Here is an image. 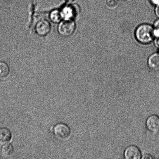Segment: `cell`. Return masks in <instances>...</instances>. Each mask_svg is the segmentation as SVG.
<instances>
[{"label": "cell", "mask_w": 159, "mask_h": 159, "mask_svg": "<svg viewBox=\"0 0 159 159\" xmlns=\"http://www.w3.org/2000/svg\"><path fill=\"white\" fill-rule=\"evenodd\" d=\"M155 13L157 16L159 18V4L156 6L155 9Z\"/></svg>", "instance_id": "obj_16"}, {"label": "cell", "mask_w": 159, "mask_h": 159, "mask_svg": "<svg viewBox=\"0 0 159 159\" xmlns=\"http://www.w3.org/2000/svg\"><path fill=\"white\" fill-rule=\"evenodd\" d=\"M54 132L56 136L61 140L68 139L71 134V130L67 125L65 123H59L54 126Z\"/></svg>", "instance_id": "obj_4"}, {"label": "cell", "mask_w": 159, "mask_h": 159, "mask_svg": "<svg viewBox=\"0 0 159 159\" xmlns=\"http://www.w3.org/2000/svg\"><path fill=\"white\" fill-rule=\"evenodd\" d=\"M142 155L141 149L134 145L128 146L123 153V156L125 159H141Z\"/></svg>", "instance_id": "obj_5"}, {"label": "cell", "mask_w": 159, "mask_h": 159, "mask_svg": "<svg viewBox=\"0 0 159 159\" xmlns=\"http://www.w3.org/2000/svg\"><path fill=\"white\" fill-rule=\"evenodd\" d=\"M120 1H126V0H120Z\"/></svg>", "instance_id": "obj_21"}, {"label": "cell", "mask_w": 159, "mask_h": 159, "mask_svg": "<svg viewBox=\"0 0 159 159\" xmlns=\"http://www.w3.org/2000/svg\"><path fill=\"white\" fill-rule=\"evenodd\" d=\"M150 1L151 3L154 5L157 6L159 4V0H150Z\"/></svg>", "instance_id": "obj_17"}, {"label": "cell", "mask_w": 159, "mask_h": 159, "mask_svg": "<svg viewBox=\"0 0 159 159\" xmlns=\"http://www.w3.org/2000/svg\"><path fill=\"white\" fill-rule=\"evenodd\" d=\"M76 24L74 20H63L59 23L57 30L59 35L68 38L74 34Z\"/></svg>", "instance_id": "obj_2"}, {"label": "cell", "mask_w": 159, "mask_h": 159, "mask_svg": "<svg viewBox=\"0 0 159 159\" xmlns=\"http://www.w3.org/2000/svg\"><path fill=\"white\" fill-rule=\"evenodd\" d=\"M65 1L68 2H72L74 1V0H65Z\"/></svg>", "instance_id": "obj_20"}, {"label": "cell", "mask_w": 159, "mask_h": 159, "mask_svg": "<svg viewBox=\"0 0 159 159\" xmlns=\"http://www.w3.org/2000/svg\"><path fill=\"white\" fill-rule=\"evenodd\" d=\"M146 128L152 133L159 132V116L153 114L147 118L145 122Z\"/></svg>", "instance_id": "obj_7"}, {"label": "cell", "mask_w": 159, "mask_h": 159, "mask_svg": "<svg viewBox=\"0 0 159 159\" xmlns=\"http://www.w3.org/2000/svg\"><path fill=\"white\" fill-rule=\"evenodd\" d=\"M118 4V0H107V5L109 8L115 9Z\"/></svg>", "instance_id": "obj_13"}, {"label": "cell", "mask_w": 159, "mask_h": 159, "mask_svg": "<svg viewBox=\"0 0 159 159\" xmlns=\"http://www.w3.org/2000/svg\"><path fill=\"white\" fill-rule=\"evenodd\" d=\"M63 20H72L77 16L79 9L77 4H69L63 6L60 10Z\"/></svg>", "instance_id": "obj_3"}, {"label": "cell", "mask_w": 159, "mask_h": 159, "mask_svg": "<svg viewBox=\"0 0 159 159\" xmlns=\"http://www.w3.org/2000/svg\"><path fill=\"white\" fill-rule=\"evenodd\" d=\"M35 30L36 33L39 36H46L51 30L50 23L46 19L40 20L36 25Z\"/></svg>", "instance_id": "obj_6"}, {"label": "cell", "mask_w": 159, "mask_h": 159, "mask_svg": "<svg viewBox=\"0 0 159 159\" xmlns=\"http://www.w3.org/2000/svg\"><path fill=\"white\" fill-rule=\"evenodd\" d=\"M148 65L152 70L155 71L159 70V54H152L148 60Z\"/></svg>", "instance_id": "obj_8"}, {"label": "cell", "mask_w": 159, "mask_h": 159, "mask_svg": "<svg viewBox=\"0 0 159 159\" xmlns=\"http://www.w3.org/2000/svg\"><path fill=\"white\" fill-rule=\"evenodd\" d=\"M12 138V134L10 130L6 127L0 128V143L8 142Z\"/></svg>", "instance_id": "obj_9"}, {"label": "cell", "mask_w": 159, "mask_h": 159, "mask_svg": "<svg viewBox=\"0 0 159 159\" xmlns=\"http://www.w3.org/2000/svg\"><path fill=\"white\" fill-rule=\"evenodd\" d=\"M10 71L8 65L5 62L0 61V79H6L8 77Z\"/></svg>", "instance_id": "obj_11"}, {"label": "cell", "mask_w": 159, "mask_h": 159, "mask_svg": "<svg viewBox=\"0 0 159 159\" xmlns=\"http://www.w3.org/2000/svg\"><path fill=\"white\" fill-rule=\"evenodd\" d=\"M49 18L50 20L52 23H59L63 20L61 12L59 9H54L49 13Z\"/></svg>", "instance_id": "obj_10"}, {"label": "cell", "mask_w": 159, "mask_h": 159, "mask_svg": "<svg viewBox=\"0 0 159 159\" xmlns=\"http://www.w3.org/2000/svg\"><path fill=\"white\" fill-rule=\"evenodd\" d=\"M14 148L10 144H5L2 146L1 148V153L5 157H9L13 153Z\"/></svg>", "instance_id": "obj_12"}, {"label": "cell", "mask_w": 159, "mask_h": 159, "mask_svg": "<svg viewBox=\"0 0 159 159\" xmlns=\"http://www.w3.org/2000/svg\"><path fill=\"white\" fill-rule=\"evenodd\" d=\"M137 40L143 44L150 43L155 37L154 29L149 24H143L139 26L135 33Z\"/></svg>", "instance_id": "obj_1"}, {"label": "cell", "mask_w": 159, "mask_h": 159, "mask_svg": "<svg viewBox=\"0 0 159 159\" xmlns=\"http://www.w3.org/2000/svg\"><path fill=\"white\" fill-rule=\"evenodd\" d=\"M155 44L157 48H159V36L156 37L155 40Z\"/></svg>", "instance_id": "obj_18"}, {"label": "cell", "mask_w": 159, "mask_h": 159, "mask_svg": "<svg viewBox=\"0 0 159 159\" xmlns=\"http://www.w3.org/2000/svg\"><path fill=\"white\" fill-rule=\"evenodd\" d=\"M54 126H52V127H51V131L52 132V131H54Z\"/></svg>", "instance_id": "obj_19"}, {"label": "cell", "mask_w": 159, "mask_h": 159, "mask_svg": "<svg viewBox=\"0 0 159 159\" xmlns=\"http://www.w3.org/2000/svg\"><path fill=\"white\" fill-rule=\"evenodd\" d=\"M141 159H153V157L149 154H145L143 155Z\"/></svg>", "instance_id": "obj_14"}, {"label": "cell", "mask_w": 159, "mask_h": 159, "mask_svg": "<svg viewBox=\"0 0 159 159\" xmlns=\"http://www.w3.org/2000/svg\"><path fill=\"white\" fill-rule=\"evenodd\" d=\"M154 29L159 30V19L157 20L154 23Z\"/></svg>", "instance_id": "obj_15"}]
</instances>
